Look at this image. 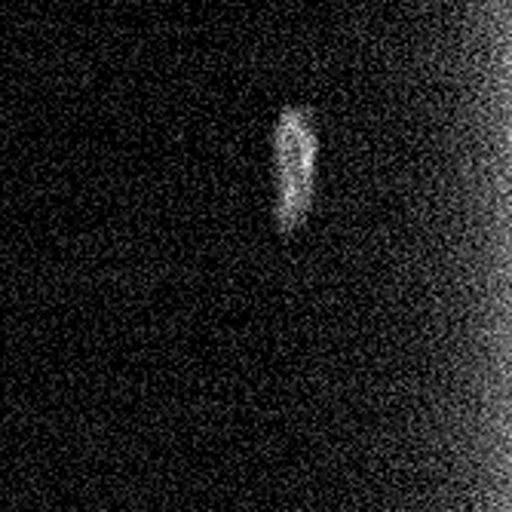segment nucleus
Returning <instances> with one entry per match:
<instances>
[{
  "mask_svg": "<svg viewBox=\"0 0 512 512\" xmlns=\"http://www.w3.org/2000/svg\"><path fill=\"white\" fill-rule=\"evenodd\" d=\"M313 154L316 138L304 114H283L276 129V178H279V221L292 227L304 218L310 203V181H313Z\"/></svg>",
  "mask_w": 512,
  "mask_h": 512,
  "instance_id": "1",
  "label": "nucleus"
}]
</instances>
